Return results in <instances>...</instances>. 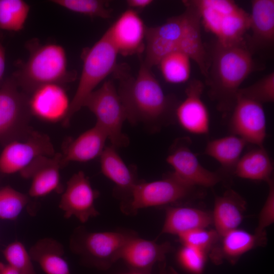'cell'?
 <instances>
[{
	"mask_svg": "<svg viewBox=\"0 0 274 274\" xmlns=\"http://www.w3.org/2000/svg\"><path fill=\"white\" fill-rule=\"evenodd\" d=\"M61 158V153L39 157L20 172L22 178L31 179L28 191L30 196L40 197L53 192H63L60 176L62 168Z\"/></svg>",
	"mask_w": 274,
	"mask_h": 274,
	"instance_id": "obj_17",
	"label": "cell"
},
{
	"mask_svg": "<svg viewBox=\"0 0 274 274\" xmlns=\"http://www.w3.org/2000/svg\"><path fill=\"white\" fill-rule=\"evenodd\" d=\"M164 274H179L174 268L170 267L167 270H165Z\"/></svg>",
	"mask_w": 274,
	"mask_h": 274,
	"instance_id": "obj_42",
	"label": "cell"
},
{
	"mask_svg": "<svg viewBox=\"0 0 274 274\" xmlns=\"http://www.w3.org/2000/svg\"><path fill=\"white\" fill-rule=\"evenodd\" d=\"M213 224L212 214L197 208L188 207H169L161 233L178 236L197 228H207Z\"/></svg>",
	"mask_w": 274,
	"mask_h": 274,
	"instance_id": "obj_25",
	"label": "cell"
},
{
	"mask_svg": "<svg viewBox=\"0 0 274 274\" xmlns=\"http://www.w3.org/2000/svg\"><path fill=\"white\" fill-rule=\"evenodd\" d=\"M4 146L0 154V172L6 175L20 173L39 157L56 154L50 138L33 130L25 138Z\"/></svg>",
	"mask_w": 274,
	"mask_h": 274,
	"instance_id": "obj_10",
	"label": "cell"
},
{
	"mask_svg": "<svg viewBox=\"0 0 274 274\" xmlns=\"http://www.w3.org/2000/svg\"><path fill=\"white\" fill-rule=\"evenodd\" d=\"M29 96L11 76L0 87V143L25 138L31 131Z\"/></svg>",
	"mask_w": 274,
	"mask_h": 274,
	"instance_id": "obj_8",
	"label": "cell"
},
{
	"mask_svg": "<svg viewBox=\"0 0 274 274\" xmlns=\"http://www.w3.org/2000/svg\"><path fill=\"white\" fill-rule=\"evenodd\" d=\"M196 9L206 30L226 45L243 43L250 15L231 0H188Z\"/></svg>",
	"mask_w": 274,
	"mask_h": 274,
	"instance_id": "obj_4",
	"label": "cell"
},
{
	"mask_svg": "<svg viewBox=\"0 0 274 274\" xmlns=\"http://www.w3.org/2000/svg\"><path fill=\"white\" fill-rule=\"evenodd\" d=\"M273 164L264 146H257L241 157L233 173L237 177L255 181L271 180Z\"/></svg>",
	"mask_w": 274,
	"mask_h": 274,
	"instance_id": "obj_28",
	"label": "cell"
},
{
	"mask_svg": "<svg viewBox=\"0 0 274 274\" xmlns=\"http://www.w3.org/2000/svg\"><path fill=\"white\" fill-rule=\"evenodd\" d=\"M186 21L184 12L168 18L161 25L147 27L145 36V64L150 68L158 65L169 53L178 50Z\"/></svg>",
	"mask_w": 274,
	"mask_h": 274,
	"instance_id": "obj_13",
	"label": "cell"
},
{
	"mask_svg": "<svg viewBox=\"0 0 274 274\" xmlns=\"http://www.w3.org/2000/svg\"><path fill=\"white\" fill-rule=\"evenodd\" d=\"M204 84L200 80L193 79L187 85L185 98L178 103L175 118L179 124L189 133L203 135L210 130V115L201 98Z\"/></svg>",
	"mask_w": 274,
	"mask_h": 274,
	"instance_id": "obj_16",
	"label": "cell"
},
{
	"mask_svg": "<svg viewBox=\"0 0 274 274\" xmlns=\"http://www.w3.org/2000/svg\"><path fill=\"white\" fill-rule=\"evenodd\" d=\"M84 107L95 115L96 124L106 132L111 145L118 148L129 144V139L122 131L126 120L125 109L112 81H106L94 90L85 99Z\"/></svg>",
	"mask_w": 274,
	"mask_h": 274,
	"instance_id": "obj_7",
	"label": "cell"
},
{
	"mask_svg": "<svg viewBox=\"0 0 274 274\" xmlns=\"http://www.w3.org/2000/svg\"><path fill=\"white\" fill-rule=\"evenodd\" d=\"M208 254L195 248L183 245L178 253L180 265L193 274H201L203 271Z\"/></svg>",
	"mask_w": 274,
	"mask_h": 274,
	"instance_id": "obj_37",
	"label": "cell"
},
{
	"mask_svg": "<svg viewBox=\"0 0 274 274\" xmlns=\"http://www.w3.org/2000/svg\"><path fill=\"white\" fill-rule=\"evenodd\" d=\"M250 29L252 35L246 45L254 54L270 49L274 44V1H251Z\"/></svg>",
	"mask_w": 274,
	"mask_h": 274,
	"instance_id": "obj_20",
	"label": "cell"
},
{
	"mask_svg": "<svg viewBox=\"0 0 274 274\" xmlns=\"http://www.w3.org/2000/svg\"><path fill=\"white\" fill-rule=\"evenodd\" d=\"M0 274H20L8 264L0 262Z\"/></svg>",
	"mask_w": 274,
	"mask_h": 274,
	"instance_id": "obj_41",
	"label": "cell"
},
{
	"mask_svg": "<svg viewBox=\"0 0 274 274\" xmlns=\"http://www.w3.org/2000/svg\"><path fill=\"white\" fill-rule=\"evenodd\" d=\"M230 119L231 133L247 143L263 146L266 135V121L262 104L237 95Z\"/></svg>",
	"mask_w": 274,
	"mask_h": 274,
	"instance_id": "obj_12",
	"label": "cell"
},
{
	"mask_svg": "<svg viewBox=\"0 0 274 274\" xmlns=\"http://www.w3.org/2000/svg\"><path fill=\"white\" fill-rule=\"evenodd\" d=\"M140 58V65L135 76L125 64H117L113 73L119 82L117 90L127 120L157 130L175 118L179 102L164 93L151 68L145 64L141 55Z\"/></svg>",
	"mask_w": 274,
	"mask_h": 274,
	"instance_id": "obj_1",
	"label": "cell"
},
{
	"mask_svg": "<svg viewBox=\"0 0 274 274\" xmlns=\"http://www.w3.org/2000/svg\"><path fill=\"white\" fill-rule=\"evenodd\" d=\"M237 95L261 104L273 102L274 72L270 73L248 87L241 88Z\"/></svg>",
	"mask_w": 274,
	"mask_h": 274,
	"instance_id": "obj_35",
	"label": "cell"
},
{
	"mask_svg": "<svg viewBox=\"0 0 274 274\" xmlns=\"http://www.w3.org/2000/svg\"><path fill=\"white\" fill-rule=\"evenodd\" d=\"M29 11L30 6L23 0H0V29L22 30Z\"/></svg>",
	"mask_w": 274,
	"mask_h": 274,
	"instance_id": "obj_31",
	"label": "cell"
},
{
	"mask_svg": "<svg viewBox=\"0 0 274 274\" xmlns=\"http://www.w3.org/2000/svg\"><path fill=\"white\" fill-rule=\"evenodd\" d=\"M268 193L264 206L260 213L258 223L255 233H265V228L271 224L274 220V184L271 179L267 182Z\"/></svg>",
	"mask_w": 274,
	"mask_h": 274,
	"instance_id": "obj_38",
	"label": "cell"
},
{
	"mask_svg": "<svg viewBox=\"0 0 274 274\" xmlns=\"http://www.w3.org/2000/svg\"><path fill=\"white\" fill-rule=\"evenodd\" d=\"M70 102L63 86L57 84L42 86L29 96V106L32 116L47 122L62 121L68 112Z\"/></svg>",
	"mask_w": 274,
	"mask_h": 274,
	"instance_id": "obj_19",
	"label": "cell"
},
{
	"mask_svg": "<svg viewBox=\"0 0 274 274\" xmlns=\"http://www.w3.org/2000/svg\"><path fill=\"white\" fill-rule=\"evenodd\" d=\"M190 144L186 138L175 142L166 159L173 168L170 173L180 181L193 187L215 186L221 181L222 176L204 167L190 149Z\"/></svg>",
	"mask_w": 274,
	"mask_h": 274,
	"instance_id": "obj_11",
	"label": "cell"
},
{
	"mask_svg": "<svg viewBox=\"0 0 274 274\" xmlns=\"http://www.w3.org/2000/svg\"><path fill=\"white\" fill-rule=\"evenodd\" d=\"M3 253L7 264L20 274H36L29 252L22 243L15 241L9 244Z\"/></svg>",
	"mask_w": 274,
	"mask_h": 274,
	"instance_id": "obj_34",
	"label": "cell"
},
{
	"mask_svg": "<svg viewBox=\"0 0 274 274\" xmlns=\"http://www.w3.org/2000/svg\"><path fill=\"white\" fill-rule=\"evenodd\" d=\"M107 140L106 132L95 124L76 139L68 140L61 154L62 167L70 162H87L100 157Z\"/></svg>",
	"mask_w": 274,
	"mask_h": 274,
	"instance_id": "obj_23",
	"label": "cell"
},
{
	"mask_svg": "<svg viewBox=\"0 0 274 274\" xmlns=\"http://www.w3.org/2000/svg\"><path fill=\"white\" fill-rule=\"evenodd\" d=\"M133 234L122 231L89 232L78 227L71 236L70 248L85 263L106 269L120 259L126 243Z\"/></svg>",
	"mask_w": 274,
	"mask_h": 274,
	"instance_id": "obj_6",
	"label": "cell"
},
{
	"mask_svg": "<svg viewBox=\"0 0 274 274\" xmlns=\"http://www.w3.org/2000/svg\"><path fill=\"white\" fill-rule=\"evenodd\" d=\"M172 250L168 242L159 244L133 234L126 243L120 259L133 272L151 274L153 266L164 262L166 254Z\"/></svg>",
	"mask_w": 274,
	"mask_h": 274,
	"instance_id": "obj_18",
	"label": "cell"
},
{
	"mask_svg": "<svg viewBox=\"0 0 274 274\" xmlns=\"http://www.w3.org/2000/svg\"><path fill=\"white\" fill-rule=\"evenodd\" d=\"M182 2L185 7L186 21L178 50L193 60L206 78L210 66V56L202 41L200 17L196 9L188 0Z\"/></svg>",
	"mask_w": 274,
	"mask_h": 274,
	"instance_id": "obj_21",
	"label": "cell"
},
{
	"mask_svg": "<svg viewBox=\"0 0 274 274\" xmlns=\"http://www.w3.org/2000/svg\"><path fill=\"white\" fill-rule=\"evenodd\" d=\"M25 47L29 53L28 59L19 62L11 77L27 95L45 85L63 86L76 79V72L68 68L66 53L61 45L42 43L38 39H32L26 43Z\"/></svg>",
	"mask_w": 274,
	"mask_h": 274,
	"instance_id": "obj_3",
	"label": "cell"
},
{
	"mask_svg": "<svg viewBox=\"0 0 274 274\" xmlns=\"http://www.w3.org/2000/svg\"><path fill=\"white\" fill-rule=\"evenodd\" d=\"M99 193L94 189L82 171L74 175L66 183L59 204L64 217L68 219L74 216L82 223L99 215L94 202Z\"/></svg>",
	"mask_w": 274,
	"mask_h": 274,
	"instance_id": "obj_14",
	"label": "cell"
},
{
	"mask_svg": "<svg viewBox=\"0 0 274 274\" xmlns=\"http://www.w3.org/2000/svg\"><path fill=\"white\" fill-rule=\"evenodd\" d=\"M165 264L164 262L160 263L161 266H160V274H164V271H165V264ZM128 274H141V273L133 272V273H128Z\"/></svg>",
	"mask_w": 274,
	"mask_h": 274,
	"instance_id": "obj_43",
	"label": "cell"
},
{
	"mask_svg": "<svg viewBox=\"0 0 274 274\" xmlns=\"http://www.w3.org/2000/svg\"><path fill=\"white\" fill-rule=\"evenodd\" d=\"M178 237L183 245L195 248L207 254L214 247L220 237L215 229L207 228L195 229L180 234Z\"/></svg>",
	"mask_w": 274,
	"mask_h": 274,
	"instance_id": "obj_36",
	"label": "cell"
},
{
	"mask_svg": "<svg viewBox=\"0 0 274 274\" xmlns=\"http://www.w3.org/2000/svg\"><path fill=\"white\" fill-rule=\"evenodd\" d=\"M153 1L152 0H127L126 1L128 9L138 12L150 6Z\"/></svg>",
	"mask_w": 274,
	"mask_h": 274,
	"instance_id": "obj_40",
	"label": "cell"
},
{
	"mask_svg": "<svg viewBox=\"0 0 274 274\" xmlns=\"http://www.w3.org/2000/svg\"><path fill=\"white\" fill-rule=\"evenodd\" d=\"M118 53L106 32L91 47L82 54L83 67L75 94L71 101L66 115L62 121L64 126L70 124L73 116L83 107L87 97L117 65Z\"/></svg>",
	"mask_w": 274,
	"mask_h": 274,
	"instance_id": "obj_5",
	"label": "cell"
},
{
	"mask_svg": "<svg viewBox=\"0 0 274 274\" xmlns=\"http://www.w3.org/2000/svg\"><path fill=\"white\" fill-rule=\"evenodd\" d=\"M266 240L265 233L252 234L236 228L220 236L210 252V257L216 264H220L224 260L234 263L245 253L264 245Z\"/></svg>",
	"mask_w": 274,
	"mask_h": 274,
	"instance_id": "obj_22",
	"label": "cell"
},
{
	"mask_svg": "<svg viewBox=\"0 0 274 274\" xmlns=\"http://www.w3.org/2000/svg\"><path fill=\"white\" fill-rule=\"evenodd\" d=\"M146 28L138 13L128 9L105 32L118 54L140 55L145 50Z\"/></svg>",
	"mask_w": 274,
	"mask_h": 274,
	"instance_id": "obj_15",
	"label": "cell"
},
{
	"mask_svg": "<svg viewBox=\"0 0 274 274\" xmlns=\"http://www.w3.org/2000/svg\"><path fill=\"white\" fill-rule=\"evenodd\" d=\"M50 2L72 12L91 18L108 19L112 11L102 0H52Z\"/></svg>",
	"mask_w": 274,
	"mask_h": 274,
	"instance_id": "obj_32",
	"label": "cell"
},
{
	"mask_svg": "<svg viewBox=\"0 0 274 274\" xmlns=\"http://www.w3.org/2000/svg\"><path fill=\"white\" fill-rule=\"evenodd\" d=\"M247 144L240 137L231 134L209 142L204 153L216 160L223 170L233 173Z\"/></svg>",
	"mask_w": 274,
	"mask_h": 274,
	"instance_id": "obj_29",
	"label": "cell"
},
{
	"mask_svg": "<svg viewBox=\"0 0 274 274\" xmlns=\"http://www.w3.org/2000/svg\"><path fill=\"white\" fill-rule=\"evenodd\" d=\"M28 201V195L10 186L0 188V219H16Z\"/></svg>",
	"mask_w": 274,
	"mask_h": 274,
	"instance_id": "obj_33",
	"label": "cell"
},
{
	"mask_svg": "<svg viewBox=\"0 0 274 274\" xmlns=\"http://www.w3.org/2000/svg\"><path fill=\"white\" fill-rule=\"evenodd\" d=\"M116 149L112 145L105 147L99 157L101 171L118 189L129 196L132 188L139 181L132 169L124 162Z\"/></svg>",
	"mask_w": 274,
	"mask_h": 274,
	"instance_id": "obj_27",
	"label": "cell"
},
{
	"mask_svg": "<svg viewBox=\"0 0 274 274\" xmlns=\"http://www.w3.org/2000/svg\"><path fill=\"white\" fill-rule=\"evenodd\" d=\"M190 60L185 54L176 50L164 56L158 65L165 81L171 84H181L190 78Z\"/></svg>",
	"mask_w": 274,
	"mask_h": 274,
	"instance_id": "obj_30",
	"label": "cell"
},
{
	"mask_svg": "<svg viewBox=\"0 0 274 274\" xmlns=\"http://www.w3.org/2000/svg\"><path fill=\"white\" fill-rule=\"evenodd\" d=\"M208 52L210 66L206 78L208 95L220 112H230L241 84L259 66L246 42L226 45L215 41Z\"/></svg>",
	"mask_w": 274,
	"mask_h": 274,
	"instance_id": "obj_2",
	"label": "cell"
},
{
	"mask_svg": "<svg viewBox=\"0 0 274 274\" xmlns=\"http://www.w3.org/2000/svg\"><path fill=\"white\" fill-rule=\"evenodd\" d=\"M245 209V201L232 189L216 197L212 215L215 229L220 236L237 228L243 219Z\"/></svg>",
	"mask_w": 274,
	"mask_h": 274,
	"instance_id": "obj_24",
	"label": "cell"
},
{
	"mask_svg": "<svg viewBox=\"0 0 274 274\" xmlns=\"http://www.w3.org/2000/svg\"><path fill=\"white\" fill-rule=\"evenodd\" d=\"M46 274H72L64 258V248L57 241L49 237L39 239L28 251Z\"/></svg>",
	"mask_w": 274,
	"mask_h": 274,
	"instance_id": "obj_26",
	"label": "cell"
},
{
	"mask_svg": "<svg viewBox=\"0 0 274 274\" xmlns=\"http://www.w3.org/2000/svg\"><path fill=\"white\" fill-rule=\"evenodd\" d=\"M194 188L171 173L162 180L138 182L130 192L124 210L132 212L143 208L173 203L188 196Z\"/></svg>",
	"mask_w": 274,
	"mask_h": 274,
	"instance_id": "obj_9",
	"label": "cell"
},
{
	"mask_svg": "<svg viewBox=\"0 0 274 274\" xmlns=\"http://www.w3.org/2000/svg\"><path fill=\"white\" fill-rule=\"evenodd\" d=\"M3 32L2 30L0 29V87L5 80L4 78L6 65V51L3 45Z\"/></svg>",
	"mask_w": 274,
	"mask_h": 274,
	"instance_id": "obj_39",
	"label": "cell"
}]
</instances>
